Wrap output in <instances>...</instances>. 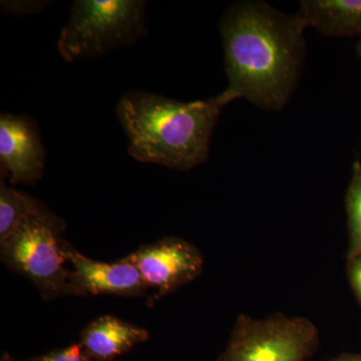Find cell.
I'll list each match as a JSON object with an SVG mask.
<instances>
[{
  "instance_id": "6da1fadb",
  "label": "cell",
  "mask_w": 361,
  "mask_h": 361,
  "mask_svg": "<svg viewBox=\"0 0 361 361\" xmlns=\"http://www.w3.org/2000/svg\"><path fill=\"white\" fill-rule=\"evenodd\" d=\"M307 27L300 14L287 16L265 2L230 7L220 23L229 80L225 94L263 110H282L302 71Z\"/></svg>"
},
{
  "instance_id": "7a4b0ae2",
  "label": "cell",
  "mask_w": 361,
  "mask_h": 361,
  "mask_svg": "<svg viewBox=\"0 0 361 361\" xmlns=\"http://www.w3.org/2000/svg\"><path fill=\"white\" fill-rule=\"evenodd\" d=\"M231 102L224 92L205 101L185 103L137 90L123 94L116 111L132 158L190 171L208 159L214 128Z\"/></svg>"
},
{
  "instance_id": "3957f363",
  "label": "cell",
  "mask_w": 361,
  "mask_h": 361,
  "mask_svg": "<svg viewBox=\"0 0 361 361\" xmlns=\"http://www.w3.org/2000/svg\"><path fill=\"white\" fill-rule=\"evenodd\" d=\"M147 35L146 1L77 0L59 35L58 49L71 63L106 56Z\"/></svg>"
},
{
  "instance_id": "277c9868",
  "label": "cell",
  "mask_w": 361,
  "mask_h": 361,
  "mask_svg": "<svg viewBox=\"0 0 361 361\" xmlns=\"http://www.w3.org/2000/svg\"><path fill=\"white\" fill-rule=\"evenodd\" d=\"M65 229V222L47 208L26 218L0 242L4 264L32 281L47 301L80 296L63 265Z\"/></svg>"
},
{
  "instance_id": "5b68a950",
  "label": "cell",
  "mask_w": 361,
  "mask_h": 361,
  "mask_svg": "<svg viewBox=\"0 0 361 361\" xmlns=\"http://www.w3.org/2000/svg\"><path fill=\"white\" fill-rule=\"evenodd\" d=\"M318 329L305 317L276 313L237 318L218 361H306L317 345Z\"/></svg>"
},
{
  "instance_id": "8992f818",
  "label": "cell",
  "mask_w": 361,
  "mask_h": 361,
  "mask_svg": "<svg viewBox=\"0 0 361 361\" xmlns=\"http://www.w3.org/2000/svg\"><path fill=\"white\" fill-rule=\"evenodd\" d=\"M154 290L155 302L200 276L204 267L202 252L194 244L177 237H165L142 245L127 256Z\"/></svg>"
},
{
  "instance_id": "52a82bcc",
  "label": "cell",
  "mask_w": 361,
  "mask_h": 361,
  "mask_svg": "<svg viewBox=\"0 0 361 361\" xmlns=\"http://www.w3.org/2000/svg\"><path fill=\"white\" fill-rule=\"evenodd\" d=\"M47 151L37 123L28 116L0 115V171L11 184L30 185L44 175Z\"/></svg>"
},
{
  "instance_id": "ba28073f",
  "label": "cell",
  "mask_w": 361,
  "mask_h": 361,
  "mask_svg": "<svg viewBox=\"0 0 361 361\" xmlns=\"http://www.w3.org/2000/svg\"><path fill=\"white\" fill-rule=\"evenodd\" d=\"M63 255L73 266L70 281L80 296H144L148 291L141 273L127 257L114 263L85 256L66 241Z\"/></svg>"
},
{
  "instance_id": "9c48e42d",
  "label": "cell",
  "mask_w": 361,
  "mask_h": 361,
  "mask_svg": "<svg viewBox=\"0 0 361 361\" xmlns=\"http://www.w3.org/2000/svg\"><path fill=\"white\" fill-rule=\"evenodd\" d=\"M149 338L148 330L116 316L104 315L85 327L80 343L94 361H113Z\"/></svg>"
},
{
  "instance_id": "30bf717a",
  "label": "cell",
  "mask_w": 361,
  "mask_h": 361,
  "mask_svg": "<svg viewBox=\"0 0 361 361\" xmlns=\"http://www.w3.org/2000/svg\"><path fill=\"white\" fill-rule=\"evenodd\" d=\"M298 13L325 37H361V0H303Z\"/></svg>"
},
{
  "instance_id": "8fae6325",
  "label": "cell",
  "mask_w": 361,
  "mask_h": 361,
  "mask_svg": "<svg viewBox=\"0 0 361 361\" xmlns=\"http://www.w3.org/2000/svg\"><path fill=\"white\" fill-rule=\"evenodd\" d=\"M47 209L42 201L28 194L18 191L0 182V242L13 234L18 226L33 214Z\"/></svg>"
},
{
  "instance_id": "7c38bea8",
  "label": "cell",
  "mask_w": 361,
  "mask_h": 361,
  "mask_svg": "<svg viewBox=\"0 0 361 361\" xmlns=\"http://www.w3.org/2000/svg\"><path fill=\"white\" fill-rule=\"evenodd\" d=\"M349 227V257L361 253V161L353 163V177L345 197Z\"/></svg>"
},
{
  "instance_id": "4fadbf2b",
  "label": "cell",
  "mask_w": 361,
  "mask_h": 361,
  "mask_svg": "<svg viewBox=\"0 0 361 361\" xmlns=\"http://www.w3.org/2000/svg\"><path fill=\"white\" fill-rule=\"evenodd\" d=\"M27 361H94L87 353L82 344H71L68 348L56 349L47 355L37 356Z\"/></svg>"
},
{
  "instance_id": "5bb4252c",
  "label": "cell",
  "mask_w": 361,
  "mask_h": 361,
  "mask_svg": "<svg viewBox=\"0 0 361 361\" xmlns=\"http://www.w3.org/2000/svg\"><path fill=\"white\" fill-rule=\"evenodd\" d=\"M51 1H1L0 7L4 13L16 16H25L30 14L39 13L49 6Z\"/></svg>"
},
{
  "instance_id": "9a60e30c",
  "label": "cell",
  "mask_w": 361,
  "mask_h": 361,
  "mask_svg": "<svg viewBox=\"0 0 361 361\" xmlns=\"http://www.w3.org/2000/svg\"><path fill=\"white\" fill-rule=\"evenodd\" d=\"M349 280L361 304V254L349 257Z\"/></svg>"
},
{
  "instance_id": "2e32d148",
  "label": "cell",
  "mask_w": 361,
  "mask_h": 361,
  "mask_svg": "<svg viewBox=\"0 0 361 361\" xmlns=\"http://www.w3.org/2000/svg\"><path fill=\"white\" fill-rule=\"evenodd\" d=\"M329 361H361V355H344Z\"/></svg>"
},
{
  "instance_id": "e0dca14e",
  "label": "cell",
  "mask_w": 361,
  "mask_h": 361,
  "mask_svg": "<svg viewBox=\"0 0 361 361\" xmlns=\"http://www.w3.org/2000/svg\"><path fill=\"white\" fill-rule=\"evenodd\" d=\"M0 361H16L13 360V357H11V355H8V353H4V355H2L1 360Z\"/></svg>"
},
{
  "instance_id": "ac0fdd59",
  "label": "cell",
  "mask_w": 361,
  "mask_h": 361,
  "mask_svg": "<svg viewBox=\"0 0 361 361\" xmlns=\"http://www.w3.org/2000/svg\"><path fill=\"white\" fill-rule=\"evenodd\" d=\"M357 54H358V56H360L361 58V39H360V42H358V44H357Z\"/></svg>"
},
{
  "instance_id": "d6986e66",
  "label": "cell",
  "mask_w": 361,
  "mask_h": 361,
  "mask_svg": "<svg viewBox=\"0 0 361 361\" xmlns=\"http://www.w3.org/2000/svg\"><path fill=\"white\" fill-rule=\"evenodd\" d=\"M360 254H361V253H360ZM357 255H358V254H357Z\"/></svg>"
}]
</instances>
